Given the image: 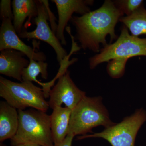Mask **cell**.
<instances>
[{"mask_svg": "<svg viewBox=\"0 0 146 146\" xmlns=\"http://www.w3.org/2000/svg\"><path fill=\"white\" fill-rule=\"evenodd\" d=\"M58 79L57 83L50 92V99L48 102L50 107L53 109L64 104L66 107L73 110L86 96V93L76 86L71 78L69 71Z\"/></svg>", "mask_w": 146, "mask_h": 146, "instance_id": "obj_8", "label": "cell"}, {"mask_svg": "<svg viewBox=\"0 0 146 146\" xmlns=\"http://www.w3.org/2000/svg\"><path fill=\"white\" fill-rule=\"evenodd\" d=\"M146 56V38H140L129 34L123 25L116 42L104 47L99 54L90 58L89 67L94 69L98 65L115 59H129L135 56Z\"/></svg>", "mask_w": 146, "mask_h": 146, "instance_id": "obj_5", "label": "cell"}, {"mask_svg": "<svg viewBox=\"0 0 146 146\" xmlns=\"http://www.w3.org/2000/svg\"><path fill=\"white\" fill-rule=\"evenodd\" d=\"M115 6L124 14L129 16L143 5L142 0H118L114 1Z\"/></svg>", "mask_w": 146, "mask_h": 146, "instance_id": "obj_17", "label": "cell"}, {"mask_svg": "<svg viewBox=\"0 0 146 146\" xmlns=\"http://www.w3.org/2000/svg\"><path fill=\"white\" fill-rule=\"evenodd\" d=\"M133 36L146 35V9L142 5L129 16H123L119 19Z\"/></svg>", "mask_w": 146, "mask_h": 146, "instance_id": "obj_15", "label": "cell"}, {"mask_svg": "<svg viewBox=\"0 0 146 146\" xmlns=\"http://www.w3.org/2000/svg\"><path fill=\"white\" fill-rule=\"evenodd\" d=\"M0 146H7L5 145L3 143H0Z\"/></svg>", "mask_w": 146, "mask_h": 146, "instance_id": "obj_22", "label": "cell"}, {"mask_svg": "<svg viewBox=\"0 0 146 146\" xmlns=\"http://www.w3.org/2000/svg\"><path fill=\"white\" fill-rule=\"evenodd\" d=\"M74 136L71 134H68L65 139L62 142L54 146H72V143Z\"/></svg>", "mask_w": 146, "mask_h": 146, "instance_id": "obj_20", "label": "cell"}, {"mask_svg": "<svg viewBox=\"0 0 146 146\" xmlns=\"http://www.w3.org/2000/svg\"><path fill=\"white\" fill-rule=\"evenodd\" d=\"M29 64L27 67L25 68L22 74L23 81L35 82L40 85L42 82L38 81L36 79L37 76L41 74L43 78H48V64L45 61H37L30 59Z\"/></svg>", "mask_w": 146, "mask_h": 146, "instance_id": "obj_16", "label": "cell"}, {"mask_svg": "<svg viewBox=\"0 0 146 146\" xmlns=\"http://www.w3.org/2000/svg\"><path fill=\"white\" fill-rule=\"evenodd\" d=\"M72 110L68 107H56L50 115L51 129L54 145L60 143L68 135Z\"/></svg>", "mask_w": 146, "mask_h": 146, "instance_id": "obj_13", "label": "cell"}, {"mask_svg": "<svg viewBox=\"0 0 146 146\" xmlns=\"http://www.w3.org/2000/svg\"><path fill=\"white\" fill-rule=\"evenodd\" d=\"M54 3L58 13V21L56 35L61 44L66 46L67 42L64 36V30L68 23L72 18L74 13L81 16L91 11L89 5L94 3L92 0H52Z\"/></svg>", "mask_w": 146, "mask_h": 146, "instance_id": "obj_10", "label": "cell"}, {"mask_svg": "<svg viewBox=\"0 0 146 146\" xmlns=\"http://www.w3.org/2000/svg\"><path fill=\"white\" fill-rule=\"evenodd\" d=\"M18 113L6 101L0 102V143L11 139L18 130Z\"/></svg>", "mask_w": 146, "mask_h": 146, "instance_id": "obj_12", "label": "cell"}, {"mask_svg": "<svg viewBox=\"0 0 146 146\" xmlns=\"http://www.w3.org/2000/svg\"><path fill=\"white\" fill-rule=\"evenodd\" d=\"M100 96H86L71 113L68 134L75 136L92 132L94 127L102 126L107 128L115 125L110 118Z\"/></svg>", "mask_w": 146, "mask_h": 146, "instance_id": "obj_3", "label": "cell"}, {"mask_svg": "<svg viewBox=\"0 0 146 146\" xmlns=\"http://www.w3.org/2000/svg\"><path fill=\"white\" fill-rule=\"evenodd\" d=\"M11 1L10 0H2L0 3V17L1 20L10 19L13 21V11L11 10Z\"/></svg>", "mask_w": 146, "mask_h": 146, "instance_id": "obj_19", "label": "cell"}, {"mask_svg": "<svg viewBox=\"0 0 146 146\" xmlns=\"http://www.w3.org/2000/svg\"><path fill=\"white\" fill-rule=\"evenodd\" d=\"M127 60L115 59L108 62L107 67L108 73L111 77L118 78L123 75Z\"/></svg>", "mask_w": 146, "mask_h": 146, "instance_id": "obj_18", "label": "cell"}, {"mask_svg": "<svg viewBox=\"0 0 146 146\" xmlns=\"http://www.w3.org/2000/svg\"><path fill=\"white\" fill-rule=\"evenodd\" d=\"M23 52L16 50L6 49L0 53V74L23 82L22 74L29 64V60Z\"/></svg>", "mask_w": 146, "mask_h": 146, "instance_id": "obj_11", "label": "cell"}, {"mask_svg": "<svg viewBox=\"0 0 146 146\" xmlns=\"http://www.w3.org/2000/svg\"><path fill=\"white\" fill-rule=\"evenodd\" d=\"M146 121V111L138 109L121 122L115 124L99 133L77 137V140L100 138L108 141L112 146H134L138 131Z\"/></svg>", "mask_w": 146, "mask_h": 146, "instance_id": "obj_6", "label": "cell"}, {"mask_svg": "<svg viewBox=\"0 0 146 146\" xmlns=\"http://www.w3.org/2000/svg\"><path fill=\"white\" fill-rule=\"evenodd\" d=\"M16 146H40L38 145H32V144H21Z\"/></svg>", "mask_w": 146, "mask_h": 146, "instance_id": "obj_21", "label": "cell"}, {"mask_svg": "<svg viewBox=\"0 0 146 146\" xmlns=\"http://www.w3.org/2000/svg\"><path fill=\"white\" fill-rule=\"evenodd\" d=\"M36 2L38 14L33 19V23L36 26V29L32 31L23 30L18 36L20 38L28 40L38 39L49 44L55 52L58 62L60 66L68 57V54L49 25L48 1L36 0Z\"/></svg>", "mask_w": 146, "mask_h": 146, "instance_id": "obj_7", "label": "cell"}, {"mask_svg": "<svg viewBox=\"0 0 146 146\" xmlns=\"http://www.w3.org/2000/svg\"><path fill=\"white\" fill-rule=\"evenodd\" d=\"M0 96L18 110H25L31 107L46 112L50 107L42 88L34 85L32 82L19 83L1 76Z\"/></svg>", "mask_w": 146, "mask_h": 146, "instance_id": "obj_4", "label": "cell"}, {"mask_svg": "<svg viewBox=\"0 0 146 146\" xmlns=\"http://www.w3.org/2000/svg\"><path fill=\"white\" fill-rule=\"evenodd\" d=\"M124 15L114 1L106 0L96 10L80 16H73L70 21L76 29L75 39L84 50L99 52L100 44L104 47L108 44L107 35L110 36L111 42L117 38L115 27Z\"/></svg>", "mask_w": 146, "mask_h": 146, "instance_id": "obj_1", "label": "cell"}, {"mask_svg": "<svg viewBox=\"0 0 146 146\" xmlns=\"http://www.w3.org/2000/svg\"><path fill=\"white\" fill-rule=\"evenodd\" d=\"M0 28V51L6 49H13L23 52L29 60L45 61L46 56L42 52H37L34 48L28 46L20 39L12 24V20L3 19L1 20Z\"/></svg>", "mask_w": 146, "mask_h": 146, "instance_id": "obj_9", "label": "cell"}, {"mask_svg": "<svg viewBox=\"0 0 146 146\" xmlns=\"http://www.w3.org/2000/svg\"><path fill=\"white\" fill-rule=\"evenodd\" d=\"M13 13V25L18 35L23 30L27 18L30 20L38 14L36 0H13L11 3Z\"/></svg>", "mask_w": 146, "mask_h": 146, "instance_id": "obj_14", "label": "cell"}, {"mask_svg": "<svg viewBox=\"0 0 146 146\" xmlns=\"http://www.w3.org/2000/svg\"><path fill=\"white\" fill-rule=\"evenodd\" d=\"M18 111V130L10 139L11 146L21 144L54 146L49 115L33 108Z\"/></svg>", "mask_w": 146, "mask_h": 146, "instance_id": "obj_2", "label": "cell"}]
</instances>
